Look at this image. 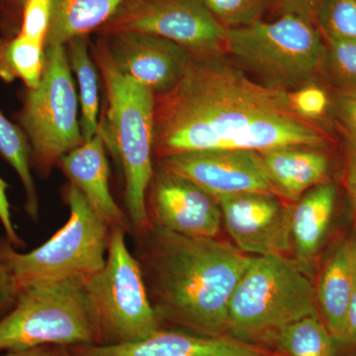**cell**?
Returning <instances> with one entry per match:
<instances>
[{
    "label": "cell",
    "instance_id": "6da1fadb",
    "mask_svg": "<svg viewBox=\"0 0 356 356\" xmlns=\"http://www.w3.org/2000/svg\"><path fill=\"white\" fill-rule=\"evenodd\" d=\"M330 143L320 123L295 111L288 91L252 79L227 54L193 58L179 83L156 95L154 154L159 159L211 149H325Z\"/></svg>",
    "mask_w": 356,
    "mask_h": 356
},
{
    "label": "cell",
    "instance_id": "7a4b0ae2",
    "mask_svg": "<svg viewBox=\"0 0 356 356\" xmlns=\"http://www.w3.org/2000/svg\"><path fill=\"white\" fill-rule=\"evenodd\" d=\"M135 236L137 259L161 324L229 336V302L252 257L216 238L178 235L153 225Z\"/></svg>",
    "mask_w": 356,
    "mask_h": 356
},
{
    "label": "cell",
    "instance_id": "3957f363",
    "mask_svg": "<svg viewBox=\"0 0 356 356\" xmlns=\"http://www.w3.org/2000/svg\"><path fill=\"white\" fill-rule=\"evenodd\" d=\"M93 60L102 74L107 108L98 132L105 147L123 170L125 203L134 236L151 228L147 195L154 168V131L156 93L117 69L106 39L92 48Z\"/></svg>",
    "mask_w": 356,
    "mask_h": 356
},
{
    "label": "cell",
    "instance_id": "277c9868",
    "mask_svg": "<svg viewBox=\"0 0 356 356\" xmlns=\"http://www.w3.org/2000/svg\"><path fill=\"white\" fill-rule=\"evenodd\" d=\"M318 313L316 287L284 255H257L236 285L229 306V334L268 348L288 325Z\"/></svg>",
    "mask_w": 356,
    "mask_h": 356
},
{
    "label": "cell",
    "instance_id": "5b68a950",
    "mask_svg": "<svg viewBox=\"0 0 356 356\" xmlns=\"http://www.w3.org/2000/svg\"><path fill=\"white\" fill-rule=\"evenodd\" d=\"M127 234L111 227L104 266L84 281L95 346L135 343L163 327L140 262L127 247Z\"/></svg>",
    "mask_w": 356,
    "mask_h": 356
},
{
    "label": "cell",
    "instance_id": "8992f818",
    "mask_svg": "<svg viewBox=\"0 0 356 356\" xmlns=\"http://www.w3.org/2000/svg\"><path fill=\"white\" fill-rule=\"evenodd\" d=\"M325 41L317 23L281 14L271 22L229 29L226 54L270 88L291 91L317 81Z\"/></svg>",
    "mask_w": 356,
    "mask_h": 356
},
{
    "label": "cell",
    "instance_id": "52a82bcc",
    "mask_svg": "<svg viewBox=\"0 0 356 356\" xmlns=\"http://www.w3.org/2000/svg\"><path fill=\"white\" fill-rule=\"evenodd\" d=\"M70 218L55 235L29 252L0 238V255L18 288L44 281H86L106 261L111 227L93 210L76 185L65 191Z\"/></svg>",
    "mask_w": 356,
    "mask_h": 356
},
{
    "label": "cell",
    "instance_id": "ba28073f",
    "mask_svg": "<svg viewBox=\"0 0 356 356\" xmlns=\"http://www.w3.org/2000/svg\"><path fill=\"white\" fill-rule=\"evenodd\" d=\"M76 346H95L83 280L20 288L15 305L0 318V353Z\"/></svg>",
    "mask_w": 356,
    "mask_h": 356
},
{
    "label": "cell",
    "instance_id": "9c48e42d",
    "mask_svg": "<svg viewBox=\"0 0 356 356\" xmlns=\"http://www.w3.org/2000/svg\"><path fill=\"white\" fill-rule=\"evenodd\" d=\"M79 102L67 48L46 49L41 83L28 89L19 114L31 147L32 165L41 175H49L65 154L83 144Z\"/></svg>",
    "mask_w": 356,
    "mask_h": 356
},
{
    "label": "cell",
    "instance_id": "30bf717a",
    "mask_svg": "<svg viewBox=\"0 0 356 356\" xmlns=\"http://www.w3.org/2000/svg\"><path fill=\"white\" fill-rule=\"evenodd\" d=\"M134 31L179 44L193 58L226 54L227 29L202 0H132L107 23V35Z\"/></svg>",
    "mask_w": 356,
    "mask_h": 356
},
{
    "label": "cell",
    "instance_id": "8fae6325",
    "mask_svg": "<svg viewBox=\"0 0 356 356\" xmlns=\"http://www.w3.org/2000/svg\"><path fill=\"white\" fill-rule=\"evenodd\" d=\"M217 200L229 236L245 254L285 257L292 250V205L277 194L248 192Z\"/></svg>",
    "mask_w": 356,
    "mask_h": 356
},
{
    "label": "cell",
    "instance_id": "7c38bea8",
    "mask_svg": "<svg viewBox=\"0 0 356 356\" xmlns=\"http://www.w3.org/2000/svg\"><path fill=\"white\" fill-rule=\"evenodd\" d=\"M153 226L178 235L216 238L222 215L216 198L181 175L154 170L147 195Z\"/></svg>",
    "mask_w": 356,
    "mask_h": 356
},
{
    "label": "cell",
    "instance_id": "4fadbf2b",
    "mask_svg": "<svg viewBox=\"0 0 356 356\" xmlns=\"http://www.w3.org/2000/svg\"><path fill=\"white\" fill-rule=\"evenodd\" d=\"M159 168L191 180L216 199L248 192L274 193L259 152H189L161 159Z\"/></svg>",
    "mask_w": 356,
    "mask_h": 356
},
{
    "label": "cell",
    "instance_id": "5bb4252c",
    "mask_svg": "<svg viewBox=\"0 0 356 356\" xmlns=\"http://www.w3.org/2000/svg\"><path fill=\"white\" fill-rule=\"evenodd\" d=\"M106 41L117 69L156 95L172 90L193 60L179 44L156 35L122 31L109 34Z\"/></svg>",
    "mask_w": 356,
    "mask_h": 356
},
{
    "label": "cell",
    "instance_id": "9a60e30c",
    "mask_svg": "<svg viewBox=\"0 0 356 356\" xmlns=\"http://www.w3.org/2000/svg\"><path fill=\"white\" fill-rule=\"evenodd\" d=\"M70 356H281L276 351L229 336L210 337L182 330H161L135 343L76 346Z\"/></svg>",
    "mask_w": 356,
    "mask_h": 356
},
{
    "label": "cell",
    "instance_id": "2e32d148",
    "mask_svg": "<svg viewBox=\"0 0 356 356\" xmlns=\"http://www.w3.org/2000/svg\"><path fill=\"white\" fill-rule=\"evenodd\" d=\"M70 184L76 185L93 210L110 227H120L132 233L127 213L111 194L106 147L99 132L58 161Z\"/></svg>",
    "mask_w": 356,
    "mask_h": 356
},
{
    "label": "cell",
    "instance_id": "e0dca14e",
    "mask_svg": "<svg viewBox=\"0 0 356 356\" xmlns=\"http://www.w3.org/2000/svg\"><path fill=\"white\" fill-rule=\"evenodd\" d=\"M259 154L274 193L283 200L297 202L307 191L329 181L330 159L324 149L288 146Z\"/></svg>",
    "mask_w": 356,
    "mask_h": 356
},
{
    "label": "cell",
    "instance_id": "ac0fdd59",
    "mask_svg": "<svg viewBox=\"0 0 356 356\" xmlns=\"http://www.w3.org/2000/svg\"><path fill=\"white\" fill-rule=\"evenodd\" d=\"M355 277L356 240H350L341 243L334 250L316 287L318 316L334 344L343 343Z\"/></svg>",
    "mask_w": 356,
    "mask_h": 356
},
{
    "label": "cell",
    "instance_id": "d6986e66",
    "mask_svg": "<svg viewBox=\"0 0 356 356\" xmlns=\"http://www.w3.org/2000/svg\"><path fill=\"white\" fill-rule=\"evenodd\" d=\"M336 200V186L327 181L307 191L292 205L291 233L295 262L308 275L313 271L331 225Z\"/></svg>",
    "mask_w": 356,
    "mask_h": 356
},
{
    "label": "cell",
    "instance_id": "ffe728a7",
    "mask_svg": "<svg viewBox=\"0 0 356 356\" xmlns=\"http://www.w3.org/2000/svg\"><path fill=\"white\" fill-rule=\"evenodd\" d=\"M125 0H51V22L44 48L65 46L72 39L108 23Z\"/></svg>",
    "mask_w": 356,
    "mask_h": 356
},
{
    "label": "cell",
    "instance_id": "44dd1931",
    "mask_svg": "<svg viewBox=\"0 0 356 356\" xmlns=\"http://www.w3.org/2000/svg\"><path fill=\"white\" fill-rule=\"evenodd\" d=\"M67 44L70 65L76 74L79 88L81 133H83L84 142H88L95 137L99 127L98 69L92 56L89 53L88 40L86 36L72 39Z\"/></svg>",
    "mask_w": 356,
    "mask_h": 356
},
{
    "label": "cell",
    "instance_id": "7402d4cb",
    "mask_svg": "<svg viewBox=\"0 0 356 356\" xmlns=\"http://www.w3.org/2000/svg\"><path fill=\"white\" fill-rule=\"evenodd\" d=\"M0 154L17 173L25 192V211L33 221L39 217L40 202L32 175V153L22 130L0 111Z\"/></svg>",
    "mask_w": 356,
    "mask_h": 356
},
{
    "label": "cell",
    "instance_id": "603a6c76",
    "mask_svg": "<svg viewBox=\"0 0 356 356\" xmlns=\"http://www.w3.org/2000/svg\"><path fill=\"white\" fill-rule=\"evenodd\" d=\"M334 341L318 314L288 325L270 346L281 356H336Z\"/></svg>",
    "mask_w": 356,
    "mask_h": 356
},
{
    "label": "cell",
    "instance_id": "cb8c5ba5",
    "mask_svg": "<svg viewBox=\"0 0 356 356\" xmlns=\"http://www.w3.org/2000/svg\"><path fill=\"white\" fill-rule=\"evenodd\" d=\"M44 60V46L19 34L9 41L0 42V79L6 83L19 79L28 89L38 88Z\"/></svg>",
    "mask_w": 356,
    "mask_h": 356
},
{
    "label": "cell",
    "instance_id": "d4e9b609",
    "mask_svg": "<svg viewBox=\"0 0 356 356\" xmlns=\"http://www.w3.org/2000/svg\"><path fill=\"white\" fill-rule=\"evenodd\" d=\"M320 77L337 95H356V40L325 38Z\"/></svg>",
    "mask_w": 356,
    "mask_h": 356
},
{
    "label": "cell",
    "instance_id": "484cf974",
    "mask_svg": "<svg viewBox=\"0 0 356 356\" xmlns=\"http://www.w3.org/2000/svg\"><path fill=\"white\" fill-rule=\"evenodd\" d=\"M227 29L247 27L261 22L276 0H202Z\"/></svg>",
    "mask_w": 356,
    "mask_h": 356
},
{
    "label": "cell",
    "instance_id": "4316f807",
    "mask_svg": "<svg viewBox=\"0 0 356 356\" xmlns=\"http://www.w3.org/2000/svg\"><path fill=\"white\" fill-rule=\"evenodd\" d=\"M316 23L324 38L356 40V0H325Z\"/></svg>",
    "mask_w": 356,
    "mask_h": 356
},
{
    "label": "cell",
    "instance_id": "83f0119b",
    "mask_svg": "<svg viewBox=\"0 0 356 356\" xmlns=\"http://www.w3.org/2000/svg\"><path fill=\"white\" fill-rule=\"evenodd\" d=\"M293 108L304 118L318 122L325 118L332 105L331 96L317 81L288 91Z\"/></svg>",
    "mask_w": 356,
    "mask_h": 356
},
{
    "label": "cell",
    "instance_id": "f1b7e54d",
    "mask_svg": "<svg viewBox=\"0 0 356 356\" xmlns=\"http://www.w3.org/2000/svg\"><path fill=\"white\" fill-rule=\"evenodd\" d=\"M50 22L51 0H26L19 35L44 46Z\"/></svg>",
    "mask_w": 356,
    "mask_h": 356
},
{
    "label": "cell",
    "instance_id": "f546056e",
    "mask_svg": "<svg viewBox=\"0 0 356 356\" xmlns=\"http://www.w3.org/2000/svg\"><path fill=\"white\" fill-rule=\"evenodd\" d=\"M332 104L344 140L356 145V95H337Z\"/></svg>",
    "mask_w": 356,
    "mask_h": 356
},
{
    "label": "cell",
    "instance_id": "4dcf8cb0",
    "mask_svg": "<svg viewBox=\"0 0 356 356\" xmlns=\"http://www.w3.org/2000/svg\"><path fill=\"white\" fill-rule=\"evenodd\" d=\"M8 184L0 177V224L6 233V238L16 250L24 247L25 243L18 235L11 215V205L8 200Z\"/></svg>",
    "mask_w": 356,
    "mask_h": 356
},
{
    "label": "cell",
    "instance_id": "1f68e13d",
    "mask_svg": "<svg viewBox=\"0 0 356 356\" xmlns=\"http://www.w3.org/2000/svg\"><path fill=\"white\" fill-rule=\"evenodd\" d=\"M19 288L0 255V318L15 305Z\"/></svg>",
    "mask_w": 356,
    "mask_h": 356
},
{
    "label": "cell",
    "instance_id": "d6a6232c",
    "mask_svg": "<svg viewBox=\"0 0 356 356\" xmlns=\"http://www.w3.org/2000/svg\"><path fill=\"white\" fill-rule=\"evenodd\" d=\"M325 0H276L281 14H292L316 22L318 10Z\"/></svg>",
    "mask_w": 356,
    "mask_h": 356
},
{
    "label": "cell",
    "instance_id": "836d02e7",
    "mask_svg": "<svg viewBox=\"0 0 356 356\" xmlns=\"http://www.w3.org/2000/svg\"><path fill=\"white\" fill-rule=\"evenodd\" d=\"M346 142V186L348 198L356 213V145Z\"/></svg>",
    "mask_w": 356,
    "mask_h": 356
},
{
    "label": "cell",
    "instance_id": "e575fe53",
    "mask_svg": "<svg viewBox=\"0 0 356 356\" xmlns=\"http://www.w3.org/2000/svg\"><path fill=\"white\" fill-rule=\"evenodd\" d=\"M341 346H355L356 348V277L353 296H351L348 315H346V327Z\"/></svg>",
    "mask_w": 356,
    "mask_h": 356
},
{
    "label": "cell",
    "instance_id": "d590c367",
    "mask_svg": "<svg viewBox=\"0 0 356 356\" xmlns=\"http://www.w3.org/2000/svg\"><path fill=\"white\" fill-rule=\"evenodd\" d=\"M0 356H70L69 350L64 346H42L23 351L3 353Z\"/></svg>",
    "mask_w": 356,
    "mask_h": 356
},
{
    "label": "cell",
    "instance_id": "8d00e7d4",
    "mask_svg": "<svg viewBox=\"0 0 356 356\" xmlns=\"http://www.w3.org/2000/svg\"><path fill=\"white\" fill-rule=\"evenodd\" d=\"M356 356V355H355Z\"/></svg>",
    "mask_w": 356,
    "mask_h": 356
}]
</instances>
